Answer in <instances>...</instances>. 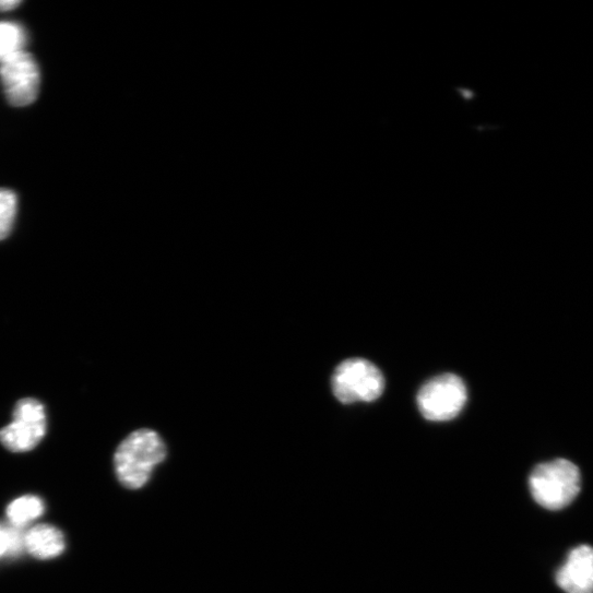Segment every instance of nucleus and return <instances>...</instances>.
I'll return each instance as SVG.
<instances>
[{"label":"nucleus","mask_w":593,"mask_h":593,"mask_svg":"<svg viewBox=\"0 0 593 593\" xmlns=\"http://www.w3.org/2000/svg\"><path fill=\"white\" fill-rule=\"evenodd\" d=\"M0 80L8 100L15 107L32 105L40 91V70L35 58L21 52L0 64Z\"/></svg>","instance_id":"obj_6"},{"label":"nucleus","mask_w":593,"mask_h":593,"mask_svg":"<svg viewBox=\"0 0 593 593\" xmlns=\"http://www.w3.org/2000/svg\"><path fill=\"white\" fill-rule=\"evenodd\" d=\"M534 501L549 511L567 508L581 490V473L576 464L565 459L542 463L529 477Z\"/></svg>","instance_id":"obj_2"},{"label":"nucleus","mask_w":593,"mask_h":593,"mask_svg":"<svg viewBox=\"0 0 593 593\" xmlns=\"http://www.w3.org/2000/svg\"><path fill=\"white\" fill-rule=\"evenodd\" d=\"M27 38V33L22 25L0 22V64L23 52Z\"/></svg>","instance_id":"obj_10"},{"label":"nucleus","mask_w":593,"mask_h":593,"mask_svg":"<svg viewBox=\"0 0 593 593\" xmlns=\"http://www.w3.org/2000/svg\"><path fill=\"white\" fill-rule=\"evenodd\" d=\"M166 446L152 430H138L127 437L115 454L118 481L130 490L143 488L154 470L166 459Z\"/></svg>","instance_id":"obj_1"},{"label":"nucleus","mask_w":593,"mask_h":593,"mask_svg":"<svg viewBox=\"0 0 593 593\" xmlns=\"http://www.w3.org/2000/svg\"><path fill=\"white\" fill-rule=\"evenodd\" d=\"M25 548L38 559H52L64 552L66 538L56 526L40 524L25 533Z\"/></svg>","instance_id":"obj_8"},{"label":"nucleus","mask_w":593,"mask_h":593,"mask_svg":"<svg viewBox=\"0 0 593 593\" xmlns=\"http://www.w3.org/2000/svg\"><path fill=\"white\" fill-rule=\"evenodd\" d=\"M23 548H25V534L22 530L0 525V557L20 554Z\"/></svg>","instance_id":"obj_12"},{"label":"nucleus","mask_w":593,"mask_h":593,"mask_svg":"<svg viewBox=\"0 0 593 593\" xmlns=\"http://www.w3.org/2000/svg\"><path fill=\"white\" fill-rule=\"evenodd\" d=\"M417 401L420 413L427 420L450 422L462 412L467 402L466 386L459 376L444 373L424 384Z\"/></svg>","instance_id":"obj_4"},{"label":"nucleus","mask_w":593,"mask_h":593,"mask_svg":"<svg viewBox=\"0 0 593 593\" xmlns=\"http://www.w3.org/2000/svg\"><path fill=\"white\" fill-rule=\"evenodd\" d=\"M45 512L44 501L36 496H24L13 501L8 509L12 526L23 530Z\"/></svg>","instance_id":"obj_9"},{"label":"nucleus","mask_w":593,"mask_h":593,"mask_svg":"<svg viewBox=\"0 0 593 593\" xmlns=\"http://www.w3.org/2000/svg\"><path fill=\"white\" fill-rule=\"evenodd\" d=\"M21 5L19 0H0V11H12Z\"/></svg>","instance_id":"obj_13"},{"label":"nucleus","mask_w":593,"mask_h":593,"mask_svg":"<svg viewBox=\"0 0 593 593\" xmlns=\"http://www.w3.org/2000/svg\"><path fill=\"white\" fill-rule=\"evenodd\" d=\"M17 195L8 188H0V241L12 233L17 216Z\"/></svg>","instance_id":"obj_11"},{"label":"nucleus","mask_w":593,"mask_h":593,"mask_svg":"<svg viewBox=\"0 0 593 593\" xmlns=\"http://www.w3.org/2000/svg\"><path fill=\"white\" fill-rule=\"evenodd\" d=\"M14 420L0 430V443L14 453L36 449L47 434V415L43 403L25 399L17 403Z\"/></svg>","instance_id":"obj_5"},{"label":"nucleus","mask_w":593,"mask_h":593,"mask_svg":"<svg viewBox=\"0 0 593 593\" xmlns=\"http://www.w3.org/2000/svg\"><path fill=\"white\" fill-rule=\"evenodd\" d=\"M555 581L566 593H593V547L583 544L572 548Z\"/></svg>","instance_id":"obj_7"},{"label":"nucleus","mask_w":593,"mask_h":593,"mask_svg":"<svg viewBox=\"0 0 593 593\" xmlns=\"http://www.w3.org/2000/svg\"><path fill=\"white\" fill-rule=\"evenodd\" d=\"M383 388L381 371L363 358L344 360L332 377L333 393L343 404L373 402L380 398Z\"/></svg>","instance_id":"obj_3"}]
</instances>
